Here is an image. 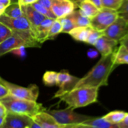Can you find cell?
<instances>
[{"instance_id":"6da1fadb","label":"cell","mask_w":128,"mask_h":128,"mask_svg":"<svg viewBox=\"0 0 128 128\" xmlns=\"http://www.w3.org/2000/svg\"><path fill=\"white\" fill-rule=\"evenodd\" d=\"M116 67L113 52L108 56H101L92 70L86 76L79 80L73 89L81 87L100 88L101 86H108L109 77Z\"/></svg>"},{"instance_id":"7a4b0ae2","label":"cell","mask_w":128,"mask_h":128,"mask_svg":"<svg viewBox=\"0 0 128 128\" xmlns=\"http://www.w3.org/2000/svg\"><path fill=\"white\" fill-rule=\"evenodd\" d=\"M12 31V35L0 44V56L21 46L25 48H40L42 44L38 41L32 30Z\"/></svg>"},{"instance_id":"3957f363","label":"cell","mask_w":128,"mask_h":128,"mask_svg":"<svg viewBox=\"0 0 128 128\" xmlns=\"http://www.w3.org/2000/svg\"><path fill=\"white\" fill-rule=\"evenodd\" d=\"M98 90V88H78L73 89L59 98L66 102L68 107L74 110L97 102Z\"/></svg>"},{"instance_id":"277c9868","label":"cell","mask_w":128,"mask_h":128,"mask_svg":"<svg viewBox=\"0 0 128 128\" xmlns=\"http://www.w3.org/2000/svg\"><path fill=\"white\" fill-rule=\"evenodd\" d=\"M0 102L6 108L7 112L25 115L31 118L41 111H46L42 105L36 101L15 98L10 95L0 100Z\"/></svg>"},{"instance_id":"5b68a950","label":"cell","mask_w":128,"mask_h":128,"mask_svg":"<svg viewBox=\"0 0 128 128\" xmlns=\"http://www.w3.org/2000/svg\"><path fill=\"white\" fill-rule=\"evenodd\" d=\"M0 82L7 88L10 96L15 98L36 101L38 98L39 88L36 84H31L28 88L22 87L4 80L1 78Z\"/></svg>"},{"instance_id":"8992f818","label":"cell","mask_w":128,"mask_h":128,"mask_svg":"<svg viewBox=\"0 0 128 128\" xmlns=\"http://www.w3.org/2000/svg\"><path fill=\"white\" fill-rule=\"evenodd\" d=\"M50 114L53 116L58 122L62 125L75 124L81 123L93 117L81 114L74 111L73 109L68 107L65 110H50L47 111Z\"/></svg>"},{"instance_id":"52a82bcc","label":"cell","mask_w":128,"mask_h":128,"mask_svg":"<svg viewBox=\"0 0 128 128\" xmlns=\"http://www.w3.org/2000/svg\"><path fill=\"white\" fill-rule=\"evenodd\" d=\"M119 17L116 10L102 8L98 13L91 19L90 26L94 30L103 31Z\"/></svg>"},{"instance_id":"ba28073f","label":"cell","mask_w":128,"mask_h":128,"mask_svg":"<svg viewBox=\"0 0 128 128\" xmlns=\"http://www.w3.org/2000/svg\"><path fill=\"white\" fill-rule=\"evenodd\" d=\"M80 78L70 74L66 71H62L58 73L56 86L60 88V90L56 92L54 98H60L64 94L71 91Z\"/></svg>"},{"instance_id":"9c48e42d","label":"cell","mask_w":128,"mask_h":128,"mask_svg":"<svg viewBox=\"0 0 128 128\" xmlns=\"http://www.w3.org/2000/svg\"><path fill=\"white\" fill-rule=\"evenodd\" d=\"M104 35L119 41L128 33V22L119 16L116 21L103 31Z\"/></svg>"},{"instance_id":"30bf717a","label":"cell","mask_w":128,"mask_h":128,"mask_svg":"<svg viewBox=\"0 0 128 128\" xmlns=\"http://www.w3.org/2000/svg\"><path fill=\"white\" fill-rule=\"evenodd\" d=\"M32 121V119L30 116L7 112L2 126L6 128H30Z\"/></svg>"},{"instance_id":"8fae6325","label":"cell","mask_w":128,"mask_h":128,"mask_svg":"<svg viewBox=\"0 0 128 128\" xmlns=\"http://www.w3.org/2000/svg\"><path fill=\"white\" fill-rule=\"evenodd\" d=\"M76 8L72 0H51V10L57 19L70 14Z\"/></svg>"},{"instance_id":"7c38bea8","label":"cell","mask_w":128,"mask_h":128,"mask_svg":"<svg viewBox=\"0 0 128 128\" xmlns=\"http://www.w3.org/2000/svg\"><path fill=\"white\" fill-rule=\"evenodd\" d=\"M0 22L6 25L11 30H16V31L32 30L33 31L30 22L28 21L24 15L21 17L13 18L8 17L3 14L0 16Z\"/></svg>"},{"instance_id":"4fadbf2b","label":"cell","mask_w":128,"mask_h":128,"mask_svg":"<svg viewBox=\"0 0 128 128\" xmlns=\"http://www.w3.org/2000/svg\"><path fill=\"white\" fill-rule=\"evenodd\" d=\"M63 128H119L117 124L107 122L103 118H92L88 120L75 124L64 125Z\"/></svg>"},{"instance_id":"5bb4252c","label":"cell","mask_w":128,"mask_h":128,"mask_svg":"<svg viewBox=\"0 0 128 128\" xmlns=\"http://www.w3.org/2000/svg\"><path fill=\"white\" fill-rule=\"evenodd\" d=\"M118 43V41L103 34L98 40L94 46L101 56H105L114 52Z\"/></svg>"},{"instance_id":"9a60e30c","label":"cell","mask_w":128,"mask_h":128,"mask_svg":"<svg viewBox=\"0 0 128 128\" xmlns=\"http://www.w3.org/2000/svg\"><path fill=\"white\" fill-rule=\"evenodd\" d=\"M22 14L25 16L34 32V30L40 24L41 22L46 18L44 16L41 14L37 10H35L31 5L21 6Z\"/></svg>"},{"instance_id":"2e32d148","label":"cell","mask_w":128,"mask_h":128,"mask_svg":"<svg viewBox=\"0 0 128 128\" xmlns=\"http://www.w3.org/2000/svg\"><path fill=\"white\" fill-rule=\"evenodd\" d=\"M42 128H63L64 125L59 124L53 116L46 112L41 111L31 118Z\"/></svg>"},{"instance_id":"e0dca14e","label":"cell","mask_w":128,"mask_h":128,"mask_svg":"<svg viewBox=\"0 0 128 128\" xmlns=\"http://www.w3.org/2000/svg\"><path fill=\"white\" fill-rule=\"evenodd\" d=\"M54 20L51 18H45L40 24L34 30V33L38 41L41 44L48 40L49 31Z\"/></svg>"},{"instance_id":"ac0fdd59","label":"cell","mask_w":128,"mask_h":128,"mask_svg":"<svg viewBox=\"0 0 128 128\" xmlns=\"http://www.w3.org/2000/svg\"><path fill=\"white\" fill-rule=\"evenodd\" d=\"M81 12L90 19L96 16L100 11V9L90 0H82L78 6Z\"/></svg>"},{"instance_id":"d6986e66","label":"cell","mask_w":128,"mask_h":128,"mask_svg":"<svg viewBox=\"0 0 128 128\" xmlns=\"http://www.w3.org/2000/svg\"><path fill=\"white\" fill-rule=\"evenodd\" d=\"M92 28L91 26L76 27L68 32L69 34L78 41L86 42Z\"/></svg>"},{"instance_id":"ffe728a7","label":"cell","mask_w":128,"mask_h":128,"mask_svg":"<svg viewBox=\"0 0 128 128\" xmlns=\"http://www.w3.org/2000/svg\"><path fill=\"white\" fill-rule=\"evenodd\" d=\"M114 55V62L116 66L120 64H128V51L123 45L120 44L116 48Z\"/></svg>"},{"instance_id":"44dd1931","label":"cell","mask_w":128,"mask_h":128,"mask_svg":"<svg viewBox=\"0 0 128 128\" xmlns=\"http://www.w3.org/2000/svg\"><path fill=\"white\" fill-rule=\"evenodd\" d=\"M58 20L60 21L62 26L61 32L62 33H68L71 30L76 27V22L72 12L64 17L61 18Z\"/></svg>"},{"instance_id":"7402d4cb","label":"cell","mask_w":128,"mask_h":128,"mask_svg":"<svg viewBox=\"0 0 128 128\" xmlns=\"http://www.w3.org/2000/svg\"><path fill=\"white\" fill-rule=\"evenodd\" d=\"M127 113L122 111H114L109 112L102 118L105 121L112 124H118L124 118Z\"/></svg>"},{"instance_id":"603a6c76","label":"cell","mask_w":128,"mask_h":128,"mask_svg":"<svg viewBox=\"0 0 128 128\" xmlns=\"http://www.w3.org/2000/svg\"><path fill=\"white\" fill-rule=\"evenodd\" d=\"M73 17L74 18L76 27H84V26H90L91 19L85 16L81 10H74L72 12Z\"/></svg>"},{"instance_id":"cb8c5ba5","label":"cell","mask_w":128,"mask_h":128,"mask_svg":"<svg viewBox=\"0 0 128 128\" xmlns=\"http://www.w3.org/2000/svg\"><path fill=\"white\" fill-rule=\"evenodd\" d=\"M4 14L8 16V17L13 18L23 16L21 6L18 3L17 1L11 2L6 8Z\"/></svg>"},{"instance_id":"d4e9b609","label":"cell","mask_w":128,"mask_h":128,"mask_svg":"<svg viewBox=\"0 0 128 128\" xmlns=\"http://www.w3.org/2000/svg\"><path fill=\"white\" fill-rule=\"evenodd\" d=\"M58 73L55 71H46L42 76L44 84L47 86H53L56 85Z\"/></svg>"},{"instance_id":"484cf974","label":"cell","mask_w":128,"mask_h":128,"mask_svg":"<svg viewBox=\"0 0 128 128\" xmlns=\"http://www.w3.org/2000/svg\"><path fill=\"white\" fill-rule=\"evenodd\" d=\"M61 31H62V26L61 22L58 19H56L50 28L48 36V40H54L59 34L61 33Z\"/></svg>"},{"instance_id":"4316f807","label":"cell","mask_w":128,"mask_h":128,"mask_svg":"<svg viewBox=\"0 0 128 128\" xmlns=\"http://www.w3.org/2000/svg\"><path fill=\"white\" fill-rule=\"evenodd\" d=\"M31 5L35 9V10H37L39 12H40L41 14L44 16L45 17L47 18H51L54 19V20L57 19V18H56V16L54 14V13L52 12V11H51V10L46 8L42 6V5L38 3V2H35V3L32 4Z\"/></svg>"},{"instance_id":"83f0119b","label":"cell","mask_w":128,"mask_h":128,"mask_svg":"<svg viewBox=\"0 0 128 128\" xmlns=\"http://www.w3.org/2000/svg\"><path fill=\"white\" fill-rule=\"evenodd\" d=\"M103 34V31H98V30L91 28L90 34L88 35V37L86 41L85 42L87 44H89L90 45L94 46L95 44V43L96 42V41H98V40Z\"/></svg>"},{"instance_id":"f1b7e54d","label":"cell","mask_w":128,"mask_h":128,"mask_svg":"<svg viewBox=\"0 0 128 128\" xmlns=\"http://www.w3.org/2000/svg\"><path fill=\"white\" fill-rule=\"evenodd\" d=\"M102 8L112 9L117 11L122 4V0H101Z\"/></svg>"},{"instance_id":"f546056e","label":"cell","mask_w":128,"mask_h":128,"mask_svg":"<svg viewBox=\"0 0 128 128\" xmlns=\"http://www.w3.org/2000/svg\"><path fill=\"white\" fill-rule=\"evenodd\" d=\"M12 31L0 22V44L12 35Z\"/></svg>"},{"instance_id":"4dcf8cb0","label":"cell","mask_w":128,"mask_h":128,"mask_svg":"<svg viewBox=\"0 0 128 128\" xmlns=\"http://www.w3.org/2000/svg\"><path fill=\"white\" fill-rule=\"evenodd\" d=\"M117 11L119 16L124 19L128 22V0H122V4Z\"/></svg>"},{"instance_id":"1f68e13d","label":"cell","mask_w":128,"mask_h":128,"mask_svg":"<svg viewBox=\"0 0 128 128\" xmlns=\"http://www.w3.org/2000/svg\"><path fill=\"white\" fill-rule=\"evenodd\" d=\"M25 48H26L24 47V46H21V47L14 49V50L11 51L10 52H12L14 54L18 56V57L23 58L26 56V50H25Z\"/></svg>"},{"instance_id":"d6a6232c","label":"cell","mask_w":128,"mask_h":128,"mask_svg":"<svg viewBox=\"0 0 128 128\" xmlns=\"http://www.w3.org/2000/svg\"><path fill=\"white\" fill-rule=\"evenodd\" d=\"M11 3V0H0V16L3 14L6 8Z\"/></svg>"},{"instance_id":"836d02e7","label":"cell","mask_w":128,"mask_h":128,"mask_svg":"<svg viewBox=\"0 0 128 128\" xmlns=\"http://www.w3.org/2000/svg\"><path fill=\"white\" fill-rule=\"evenodd\" d=\"M10 95V92L7 88L0 82V100Z\"/></svg>"},{"instance_id":"e575fe53","label":"cell","mask_w":128,"mask_h":128,"mask_svg":"<svg viewBox=\"0 0 128 128\" xmlns=\"http://www.w3.org/2000/svg\"><path fill=\"white\" fill-rule=\"evenodd\" d=\"M39 0H17V2L20 6L31 5L32 4L37 2Z\"/></svg>"},{"instance_id":"d590c367","label":"cell","mask_w":128,"mask_h":128,"mask_svg":"<svg viewBox=\"0 0 128 128\" xmlns=\"http://www.w3.org/2000/svg\"><path fill=\"white\" fill-rule=\"evenodd\" d=\"M117 125L119 128H128V113L126 115L124 118Z\"/></svg>"},{"instance_id":"8d00e7d4","label":"cell","mask_w":128,"mask_h":128,"mask_svg":"<svg viewBox=\"0 0 128 128\" xmlns=\"http://www.w3.org/2000/svg\"><path fill=\"white\" fill-rule=\"evenodd\" d=\"M37 2L41 4L42 6H44L46 8L51 10V0H39Z\"/></svg>"},{"instance_id":"74e56055","label":"cell","mask_w":128,"mask_h":128,"mask_svg":"<svg viewBox=\"0 0 128 128\" xmlns=\"http://www.w3.org/2000/svg\"><path fill=\"white\" fill-rule=\"evenodd\" d=\"M88 56L90 58L93 59L96 58L98 56V51L94 49H90L88 51Z\"/></svg>"},{"instance_id":"f35d334b","label":"cell","mask_w":128,"mask_h":128,"mask_svg":"<svg viewBox=\"0 0 128 128\" xmlns=\"http://www.w3.org/2000/svg\"><path fill=\"white\" fill-rule=\"evenodd\" d=\"M119 43L121 45H123V46L126 48V50L128 51V33L126 35H125V36L119 41Z\"/></svg>"},{"instance_id":"ab89813d","label":"cell","mask_w":128,"mask_h":128,"mask_svg":"<svg viewBox=\"0 0 128 128\" xmlns=\"http://www.w3.org/2000/svg\"><path fill=\"white\" fill-rule=\"evenodd\" d=\"M7 110L3 104L0 102V117H6Z\"/></svg>"},{"instance_id":"60d3db41","label":"cell","mask_w":128,"mask_h":128,"mask_svg":"<svg viewBox=\"0 0 128 128\" xmlns=\"http://www.w3.org/2000/svg\"><path fill=\"white\" fill-rule=\"evenodd\" d=\"M92 2H93L99 9L102 8V5H101V0H90Z\"/></svg>"},{"instance_id":"b9f144b4","label":"cell","mask_w":128,"mask_h":128,"mask_svg":"<svg viewBox=\"0 0 128 128\" xmlns=\"http://www.w3.org/2000/svg\"><path fill=\"white\" fill-rule=\"evenodd\" d=\"M30 128H42L41 127L40 124H38L37 122H36L32 120V122H31V126H30Z\"/></svg>"},{"instance_id":"7bdbcfd3","label":"cell","mask_w":128,"mask_h":128,"mask_svg":"<svg viewBox=\"0 0 128 128\" xmlns=\"http://www.w3.org/2000/svg\"><path fill=\"white\" fill-rule=\"evenodd\" d=\"M5 117H0V128L3 126L4 122Z\"/></svg>"},{"instance_id":"ee69618b","label":"cell","mask_w":128,"mask_h":128,"mask_svg":"<svg viewBox=\"0 0 128 128\" xmlns=\"http://www.w3.org/2000/svg\"><path fill=\"white\" fill-rule=\"evenodd\" d=\"M11 2H16L17 0H11Z\"/></svg>"},{"instance_id":"f6af8a7d","label":"cell","mask_w":128,"mask_h":128,"mask_svg":"<svg viewBox=\"0 0 128 128\" xmlns=\"http://www.w3.org/2000/svg\"><path fill=\"white\" fill-rule=\"evenodd\" d=\"M0 128H4V127H3V126H2V127Z\"/></svg>"},{"instance_id":"bcb514c9","label":"cell","mask_w":128,"mask_h":128,"mask_svg":"<svg viewBox=\"0 0 128 128\" xmlns=\"http://www.w3.org/2000/svg\"><path fill=\"white\" fill-rule=\"evenodd\" d=\"M72 1H74V0H72Z\"/></svg>"}]
</instances>
